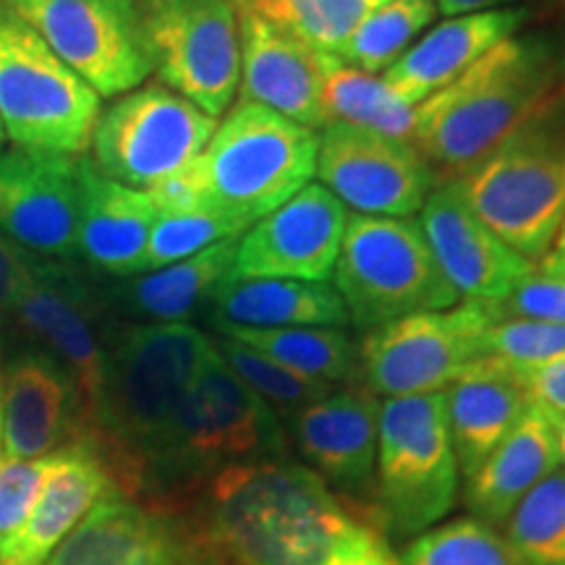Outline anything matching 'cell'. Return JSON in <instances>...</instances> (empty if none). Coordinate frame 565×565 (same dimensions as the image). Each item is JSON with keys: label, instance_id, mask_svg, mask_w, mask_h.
<instances>
[{"label": "cell", "instance_id": "1", "mask_svg": "<svg viewBox=\"0 0 565 565\" xmlns=\"http://www.w3.org/2000/svg\"><path fill=\"white\" fill-rule=\"evenodd\" d=\"M200 490L196 529L221 565H401L380 526L303 463H238Z\"/></svg>", "mask_w": 565, "mask_h": 565}, {"label": "cell", "instance_id": "2", "mask_svg": "<svg viewBox=\"0 0 565 565\" xmlns=\"http://www.w3.org/2000/svg\"><path fill=\"white\" fill-rule=\"evenodd\" d=\"M212 353L215 338L189 322H131L108 333L103 391L84 437L105 456L121 492H141L162 433Z\"/></svg>", "mask_w": 565, "mask_h": 565}, {"label": "cell", "instance_id": "3", "mask_svg": "<svg viewBox=\"0 0 565 565\" xmlns=\"http://www.w3.org/2000/svg\"><path fill=\"white\" fill-rule=\"evenodd\" d=\"M561 79L553 47L508 38L466 74L414 108L412 145L435 175L454 183L477 168Z\"/></svg>", "mask_w": 565, "mask_h": 565}, {"label": "cell", "instance_id": "4", "mask_svg": "<svg viewBox=\"0 0 565 565\" xmlns=\"http://www.w3.org/2000/svg\"><path fill=\"white\" fill-rule=\"evenodd\" d=\"M454 186L487 228L540 263L565 217V84H555Z\"/></svg>", "mask_w": 565, "mask_h": 565}, {"label": "cell", "instance_id": "5", "mask_svg": "<svg viewBox=\"0 0 565 565\" xmlns=\"http://www.w3.org/2000/svg\"><path fill=\"white\" fill-rule=\"evenodd\" d=\"M280 416L212 353L147 463V487H202L238 463L286 458Z\"/></svg>", "mask_w": 565, "mask_h": 565}, {"label": "cell", "instance_id": "6", "mask_svg": "<svg viewBox=\"0 0 565 565\" xmlns=\"http://www.w3.org/2000/svg\"><path fill=\"white\" fill-rule=\"evenodd\" d=\"M189 168L202 212L249 231L315 179L317 131L265 105L238 100Z\"/></svg>", "mask_w": 565, "mask_h": 565}, {"label": "cell", "instance_id": "7", "mask_svg": "<svg viewBox=\"0 0 565 565\" xmlns=\"http://www.w3.org/2000/svg\"><path fill=\"white\" fill-rule=\"evenodd\" d=\"M458 482L461 471L450 443L445 395L387 398L380 408L370 508L374 524L414 540L454 508Z\"/></svg>", "mask_w": 565, "mask_h": 565}, {"label": "cell", "instance_id": "8", "mask_svg": "<svg viewBox=\"0 0 565 565\" xmlns=\"http://www.w3.org/2000/svg\"><path fill=\"white\" fill-rule=\"evenodd\" d=\"M353 328L370 330L401 317L456 307L458 294L437 267L414 217L349 212L333 270Z\"/></svg>", "mask_w": 565, "mask_h": 565}, {"label": "cell", "instance_id": "9", "mask_svg": "<svg viewBox=\"0 0 565 565\" xmlns=\"http://www.w3.org/2000/svg\"><path fill=\"white\" fill-rule=\"evenodd\" d=\"M100 116V95L0 0V124L13 147L79 158Z\"/></svg>", "mask_w": 565, "mask_h": 565}, {"label": "cell", "instance_id": "10", "mask_svg": "<svg viewBox=\"0 0 565 565\" xmlns=\"http://www.w3.org/2000/svg\"><path fill=\"white\" fill-rule=\"evenodd\" d=\"M147 58L160 84L210 118L231 110L242 84L233 0H137Z\"/></svg>", "mask_w": 565, "mask_h": 565}, {"label": "cell", "instance_id": "11", "mask_svg": "<svg viewBox=\"0 0 565 565\" xmlns=\"http://www.w3.org/2000/svg\"><path fill=\"white\" fill-rule=\"evenodd\" d=\"M215 126L186 97L150 82L100 110L87 158L105 179L147 192L200 158Z\"/></svg>", "mask_w": 565, "mask_h": 565}, {"label": "cell", "instance_id": "12", "mask_svg": "<svg viewBox=\"0 0 565 565\" xmlns=\"http://www.w3.org/2000/svg\"><path fill=\"white\" fill-rule=\"evenodd\" d=\"M498 320L494 303L461 301L380 324L359 343V380L377 398L443 393L466 364L487 356V330Z\"/></svg>", "mask_w": 565, "mask_h": 565}, {"label": "cell", "instance_id": "13", "mask_svg": "<svg viewBox=\"0 0 565 565\" xmlns=\"http://www.w3.org/2000/svg\"><path fill=\"white\" fill-rule=\"evenodd\" d=\"M100 97H121L152 74L137 0H3Z\"/></svg>", "mask_w": 565, "mask_h": 565}, {"label": "cell", "instance_id": "14", "mask_svg": "<svg viewBox=\"0 0 565 565\" xmlns=\"http://www.w3.org/2000/svg\"><path fill=\"white\" fill-rule=\"evenodd\" d=\"M315 175L356 215L412 217L435 189V175L412 141L345 124L317 134Z\"/></svg>", "mask_w": 565, "mask_h": 565}, {"label": "cell", "instance_id": "15", "mask_svg": "<svg viewBox=\"0 0 565 565\" xmlns=\"http://www.w3.org/2000/svg\"><path fill=\"white\" fill-rule=\"evenodd\" d=\"M11 317L74 377L87 427L100 398L108 359V330L103 328V301L97 299L95 288L66 259L34 254L32 286Z\"/></svg>", "mask_w": 565, "mask_h": 565}, {"label": "cell", "instance_id": "16", "mask_svg": "<svg viewBox=\"0 0 565 565\" xmlns=\"http://www.w3.org/2000/svg\"><path fill=\"white\" fill-rule=\"evenodd\" d=\"M45 565H221V561L196 524L118 490L92 508Z\"/></svg>", "mask_w": 565, "mask_h": 565}, {"label": "cell", "instance_id": "17", "mask_svg": "<svg viewBox=\"0 0 565 565\" xmlns=\"http://www.w3.org/2000/svg\"><path fill=\"white\" fill-rule=\"evenodd\" d=\"M79 158L24 147L0 150V233L6 238L38 257L76 259Z\"/></svg>", "mask_w": 565, "mask_h": 565}, {"label": "cell", "instance_id": "18", "mask_svg": "<svg viewBox=\"0 0 565 565\" xmlns=\"http://www.w3.org/2000/svg\"><path fill=\"white\" fill-rule=\"evenodd\" d=\"M349 210L320 183H309L238 236L231 278L330 282Z\"/></svg>", "mask_w": 565, "mask_h": 565}, {"label": "cell", "instance_id": "19", "mask_svg": "<svg viewBox=\"0 0 565 565\" xmlns=\"http://www.w3.org/2000/svg\"><path fill=\"white\" fill-rule=\"evenodd\" d=\"M419 228L445 280L463 301L500 303L536 273L534 263L479 221L454 183L429 192L419 210Z\"/></svg>", "mask_w": 565, "mask_h": 565}, {"label": "cell", "instance_id": "20", "mask_svg": "<svg viewBox=\"0 0 565 565\" xmlns=\"http://www.w3.org/2000/svg\"><path fill=\"white\" fill-rule=\"evenodd\" d=\"M3 458L32 461L84 437V404L66 366L47 351L17 353L0 387Z\"/></svg>", "mask_w": 565, "mask_h": 565}, {"label": "cell", "instance_id": "21", "mask_svg": "<svg viewBox=\"0 0 565 565\" xmlns=\"http://www.w3.org/2000/svg\"><path fill=\"white\" fill-rule=\"evenodd\" d=\"M380 408L377 395L356 383L343 391L335 387L328 398L288 419L303 466L333 492L345 498L372 494Z\"/></svg>", "mask_w": 565, "mask_h": 565}, {"label": "cell", "instance_id": "22", "mask_svg": "<svg viewBox=\"0 0 565 565\" xmlns=\"http://www.w3.org/2000/svg\"><path fill=\"white\" fill-rule=\"evenodd\" d=\"M242 40V100L265 105L288 121L320 134L324 118L328 53L280 30L254 11H238Z\"/></svg>", "mask_w": 565, "mask_h": 565}, {"label": "cell", "instance_id": "23", "mask_svg": "<svg viewBox=\"0 0 565 565\" xmlns=\"http://www.w3.org/2000/svg\"><path fill=\"white\" fill-rule=\"evenodd\" d=\"M118 490L116 475L95 443L79 437L63 445L51 454L38 503L3 565H45L92 508Z\"/></svg>", "mask_w": 565, "mask_h": 565}, {"label": "cell", "instance_id": "24", "mask_svg": "<svg viewBox=\"0 0 565 565\" xmlns=\"http://www.w3.org/2000/svg\"><path fill=\"white\" fill-rule=\"evenodd\" d=\"M526 21L524 9H492L448 17L427 34H422L408 51L383 74V82L398 100L416 105L448 87L466 74L479 58L508 38H515Z\"/></svg>", "mask_w": 565, "mask_h": 565}, {"label": "cell", "instance_id": "25", "mask_svg": "<svg viewBox=\"0 0 565 565\" xmlns=\"http://www.w3.org/2000/svg\"><path fill=\"white\" fill-rule=\"evenodd\" d=\"M79 189L82 212L76 257L97 273L134 278L152 225L158 221L150 194L105 179L87 154L79 158Z\"/></svg>", "mask_w": 565, "mask_h": 565}, {"label": "cell", "instance_id": "26", "mask_svg": "<svg viewBox=\"0 0 565 565\" xmlns=\"http://www.w3.org/2000/svg\"><path fill=\"white\" fill-rule=\"evenodd\" d=\"M443 395L458 471L469 479L519 424L529 398L494 356H479L466 364Z\"/></svg>", "mask_w": 565, "mask_h": 565}, {"label": "cell", "instance_id": "27", "mask_svg": "<svg viewBox=\"0 0 565 565\" xmlns=\"http://www.w3.org/2000/svg\"><path fill=\"white\" fill-rule=\"evenodd\" d=\"M561 466L553 416L529 404L519 424L466 479V505L484 524H505L515 505Z\"/></svg>", "mask_w": 565, "mask_h": 565}, {"label": "cell", "instance_id": "28", "mask_svg": "<svg viewBox=\"0 0 565 565\" xmlns=\"http://www.w3.org/2000/svg\"><path fill=\"white\" fill-rule=\"evenodd\" d=\"M207 322L215 330L343 328L349 312L333 282L286 278H228L212 296Z\"/></svg>", "mask_w": 565, "mask_h": 565}, {"label": "cell", "instance_id": "29", "mask_svg": "<svg viewBox=\"0 0 565 565\" xmlns=\"http://www.w3.org/2000/svg\"><path fill=\"white\" fill-rule=\"evenodd\" d=\"M238 238H228L181 263L124 282L116 303L141 322H189L207 312L212 296L233 275Z\"/></svg>", "mask_w": 565, "mask_h": 565}, {"label": "cell", "instance_id": "30", "mask_svg": "<svg viewBox=\"0 0 565 565\" xmlns=\"http://www.w3.org/2000/svg\"><path fill=\"white\" fill-rule=\"evenodd\" d=\"M233 341L252 345L265 356L328 385H356L359 345L341 328H275L217 330Z\"/></svg>", "mask_w": 565, "mask_h": 565}, {"label": "cell", "instance_id": "31", "mask_svg": "<svg viewBox=\"0 0 565 565\" xmlns=\"http://www.w3.org/2000/svg\"><path fill=\"white\" fill-rule=\"evenodd\" d=\"M324 118L328 124H345L383 137L408 141L414 126V108L393 95L383 76L345 66L335 55H328L324 68Z\"/></svg>", "mask_w": 565, "mask_h": 565}, {"label": "cell", "instance_id": "32", "mask_svg": "<svg viewBox=\"0 0 565 565\" xmlns=\"http://www.w3.org/2000/svg\"><path fill=\"white\" fill-rule=\"evenodd\" d=\"M435 0H391L372 11L333 53L364 74H385L437 17Z\"/></svg>", "mask_w": 565, "mask_h": 565}, {"label": "cell", "instance_id": "33", "mask_svg": "<svg viewBox=\"0 0 565 565\" xmlns=\"http://www.w3.org/2000/svg\"><path fill=\"white\" fill-rule=\"evenodd\" d=\"M505 540L526 565H565V466H557L515 505Z\"/></svg>", "mask_w": 565, "mask_h": 565}, {"label": "cell", "instance_id": "34", "mask_svg": "<svg viewBox=\"0 0 565 565\" xmlns=\"http://www.w3.org/2000/svg\"><path fill=\"white\" fill-rule=\"evenodd\" d=\"M401 565H526L494 526L471 519H456L416 534Z\"/></svg>", "mask_w": 565, "mask_h": 565}, {"label": "cell", "instance_id": "35", "mask_svg": "<svg viewBox=\"0 0 565 565\" xmlns=\"http://www.w3.org/2000/svg\"><path fill=\"white\" fill-rule=\"evenodd\" d=\"M215 349L225 359V364H228L275 414L286 416V419H291V416L299 414L301 408L328 398V395L335 391V385L303 377V374L288 370V366L278 364L275 359L265 356V353L252 349V345L233 341L228 335H217Z\"/></svg>", "mask_w": 565, "mask_h": 565}, {"label": "cell", "instance_id": "36", "mask_svg": "<svg viewBox=\"0 0 565 565\" xmlns=\"http://www.w3.org/2000/svg\"><path fill=\"white\" fill-rule=\"evenodd\" d=\"M385 6L383 0H278L254 11L280 30L291 32L315 51L333 55L362 21Z\"/></svg>", "mask_w": 565, "mask_h": 565}, {"label": "cell", "instance_id": "37", "mask_svg": "<svg viewBox=\"0 0 565 565\" xmlns=\"http://www.w3.org/2000/svg\"><path fill=\"white\" fill-rule=\"evenodd\" d=\"M242 233V225L217 215H204V212H194V215H158L134 275L162 270V267L194 257V254L210 249V246L228 242V238H238Z\"/></svg>", "mask_w": 565, "mask_h": 565}, {"label": "cell", "instance_id": "38", "mask_svg": "<svg viewBox=\"0 0 565 565\" xmlns=\"http://www.w3.org/2000/svg\"><path fill=\"white\" fill-rule=\"evenodd\" d=\"M487 356L513 366H534L565 356V324L500 317L487 330Z\"/></svg>", "mask_w": 565, "mask_h": 565}, {"label": "cell", "instance_id": "39", "mask_svg": "<svg viewBox=\"0 0 565 565\" xmlns=\"http://www.w3.org/2000/svg\"><path fill=\"white\" fill-rule=\"evenodd\" d=\"M51 456L32 461H0V565L9 561L21 529L45 484Z\"/></svg>", "mask_w": 565, "mask_h": 565}, {"label": "cell", "instance_id": "40", "mask_svg": "<svg viewBox=\"0 0 565 565\" xmlns=\"http://www.w3.org/2000/svg\"><path fill=\"white\" fill-rule=\"evenodd\" d=\"M494 309L500 317L565 324V280L542 273L529 275L503 301L494 303Z\"/></svg>", "mask_w": 565, "mask_h": 565}, {"label": "cell", "instance_id": "41", "mask_svg": "<svg viewBox=\"0 0 565 565\" xmlns=\"http://www.w3.org/2000/svg\"><path fill=\"white\" fill-rule=\"evenodd\" d=\"M505 366L529 404L540 406L550 416H565V356L534 366Z\"/></svg>", "mask_w": 565, "mask_h": 565}, {"label": "cell", "instance_id": "42", "mask_svg": "<svg viewBox=\"0 0 565 565\" xmlns=\"http://www.w3.org/2000/svg\"><path fill=\"white\" fill-rule=\"evenodd\" d=\"M34 254L21 249L0 233V320L13 315L21 296L32 286Z\"/></svg>", "mask_w": 565, "mask_h": 565}, {"label": "cell", "instance_id": "43", "mask_svg": "<svg viewBox=\"0 0 565 565\" xmlns=\"http://www.w3.org/2000/svg\"><path fill=\"white\" fill-rule=\"evenodd\" d=\"M508 3H511V0H435L437 11L445 13V17H461V13L505 9Z\"/></svg>", "mask_w": 565, "mask_h": 565}, {"label": "cell", "instance_id": "44", "mask_svg": "<svg viewBox=\"0 0 565 565\" xmlns=\"http://www.w3.org/2000/svg\"><path fill=\"white\" fill-rule=\"evenodd\" d=\"M536 273L550 275V278H563L565 280V252H547L545 257L536 263Z\"/></svg>", "mask_w": 565, "mask_h": 565}, {"label": "cell", "instance_id": "45", "mask_svg": "<svg viewBox=\"0 0 565 565\" xmlns=\"http://www.w3.org/2000/svg\"><path fill=\"white\" fill-rule=\"evenodd\" d=\"M553 424H555L557 454H561V463L565 466V416H553Z\"/></svg>", "mask_w": 565, "mask_h": 565}, {"label": "cell", "instance_id": "46", "mask_svg": "<svg viewBox=\"0 0 565 565\" xmlns=\"http://www.w3.org/2000/svg\"><path fill=\"white\" fill-rule=\"evenodd\" d=\"M233 3H236V9H263V6L278 3V0H233Z\"/></svg>", "mask_w": 565, "mask_h": 565}, {"label": "cell", "instance_id": "47", "mask_svg": "<svg viewBox=\"0 0 565 565\" xmlns=\"http://www.w3.org/2000/svg\"><path fill=\"white\" fill-rule=\"evenodd\" d=\"M550 252H565V217H563V223H561V231H557V236H555L553 249H550Z\"/></svg>", "mask_w": 565, "mask_h": 565}, {"label": "cell", "instance_id": "48", "mask_svg": "<svg viewBox=\"0 0 565 565\" xmlns=\"http://www.w3.org/2000/svg\"><path fill=\"white\" fill-rule=\"evenodd\" d=\"M0 387H3V364H0ZM0 461H3V414H0Z\"/></svg>", "mask_w": 565, "mask_h": 565}, {"label": "cell", "instance_id": "49", "mask_svg": "<svg viewBox=\"0 0 565 565\" xmlns=\"http://www.w3.org/2000/svg\"><path fill=\"white\" fill-rule=\"evenodd\" d=\"M557 63H561V79H563V84H565V51H563V58L557 61Z\"/></svg>", "mask_w": 565, "mask_h": 565}, {"label": "cell", "instance_id": "50", "mask_svg": "<svg viewBox=\"0 0 565 565\" xmlns=\"http://www.w3.org/2000/svg\"><path fill=\"white\" fill-rule=\"evenodd\" d=\"M3 141H6V131H3V124H0V147H3Z\"/></svg>", "mask_w": 565, "mask_h": 565}, {"label": "cell", "instance_id": "51", "mask_svg": "<svg viewBox=\"0 0 565 565\" xmlns=\"http://www.w3.org/2000/svg\"><path fill=\"white\" fill-rule=\"evenodd\" d=\"M383 3H391V0H383Z\"/></svg>", "mask_w": 565, "mask_h": 565}]
</instances>
